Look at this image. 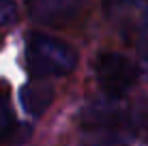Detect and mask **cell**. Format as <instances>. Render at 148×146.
I'll list each match as a JSON object with an SVG mask.
<instances>
[{
	"mask_svg": "<svg viewBox=\"0 0 148 146\" xmlns=\"http://www.w3.org/2000/svg\"><path fill=\"white\" fill-rule=\"evenodd\" d=\"M28 15L45 26H60L75 19L88 0H24Z\"/></svg>",
	"mask_w": 148,
	"mask_h": 146,
	"instance_id": "4",
	"label": "cell"
},
{
	"mask_svg": "<svg viewBox=\"0 0 148 146\" xmlns=\"http://www.w3.org/2000/svg\"><path fill=\"white\" fill-rule=\"evenodd\" d=\"M84 123L92 131H108V133H148V101L142 99L131 110L116 103H103L88 110Z\"/></svg>",
	"mask_w": 148,
	"mask_h": 146,
	"instance_id": "2",
	"label": "cell"
},
{
	"mask_svg": "<svg viewBox=\"0 0 148 146\" xmlns=\"http://www.w3.org/2000/svg\"><path fill=\"white\" fill-rule=\"evenodd\" d=\"M17 22V7L13 0H0V30Z\"/></svg>",
	"mask_w": 148,
	"mask_h": 146,
	"instance_id": "8",
	"label": "cell"
},
{
	"mask_svg": "<svg viewBox=\"0 0 148 146\" xmlns=\"http://www.w3.org/2000/svg\"><path fill=\"white\" fill-rule=\"evenodd\" d=\"M137 49H140V56L142 60L148 64V28L140 32V43H137Z\"/></svg>",
	"mask_w": 148,
	"mask_h": 146,
	"instance_id": "9",
	"label": "cell"
},
{
	"mask_svg": "<svg viewBox=\"0 0 148 146\" xmlns=\"http://www.w3.org/2000/svg\"><path fill=\"white\" fill-rule=\"evenodd\" d=\"M103 13L122 30L148 28V0H101Z\"/></svg>",
	"mask_w": 148,
	"mask_h": 146,
	"instance_id": "5",
	"label": "cell"
},
{
	"mask_svg": "<svg viewBox=\"0 0 148 146\" xmlns=\"http://www.w3.org/2000/svg\"><path fill=\"white\" fill-rule=\"evenodd\" d=\"M54 101V88L47 84H26L22 88V105L30 116H41Z\"/></svg>",
	"mask_w": 148,
	"mask_h": 146,
	"instance_id": "6",
	"label": "cell"
},
{
	"mask_svg": "<svg viewBox=\"0 0 148 146\" xmlns=\"http://www.w3.org/2000/svg\"><path fill=\"white\" fill-rule=\"evenodd\" d=\"M95 77L105 95L120 99L135 86L140 69L133 60L118 52H101L95 60Z\"/></svg>",
	"mask_w": 148,
	"mask_h": 146,
	"instance_id": "3",
	"label": "cell"
},
{
	"mask_svg": "<svg viewBox=\"0 0 148 146\" xmlns=\"http://www.w3.org/2000/svg\"><path fill=\"white\" fill-rule=\"evenodd\" d=\"M77 67L73 45L52 34L32 32L26 39V69L32 77H62Z\"/></svg>",
	"mask_w": 148,
	"mask_h": 146,
	"instance_id": "1",
	"label": "cell"
},
{
	"mask_svg": "<svg viewBox=\"0 0 148 146\" xmlns=\"http://www.w3.org/2000/svg\"><path fill=\"white\" fill-rule=\"evenodd\" d=\"M13 131V112L9 103V86L0 82V144L7 142Z\"/></svg>",
	"mask_w": 148,
	"mask_h": 146,
	"instance_id": "7",
	"label": "cell"
}]
</instances>
